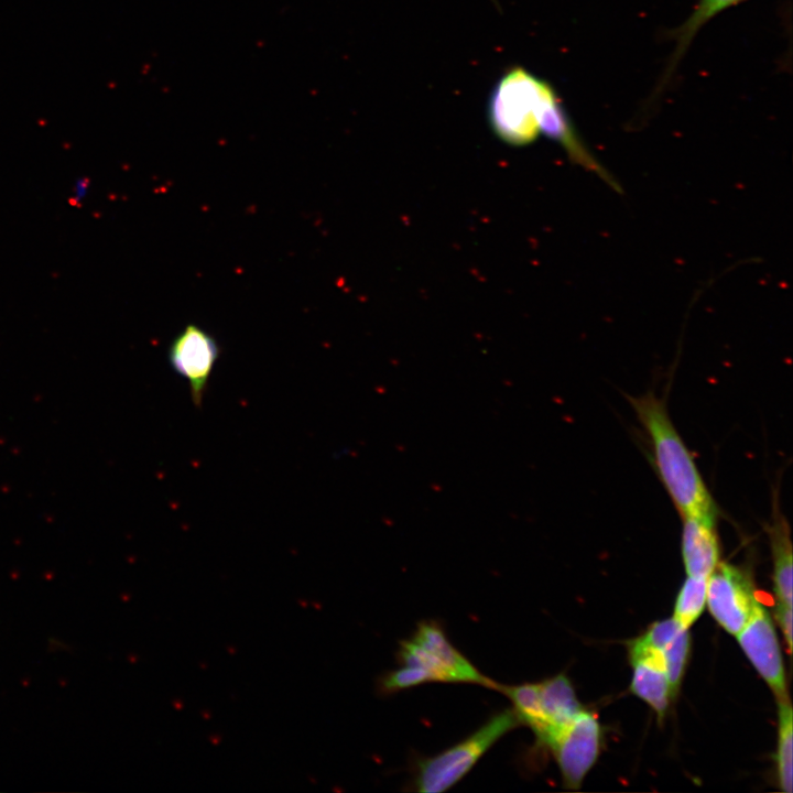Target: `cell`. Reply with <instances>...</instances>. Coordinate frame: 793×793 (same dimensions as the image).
Here are the masks:
<instances>
[{"label": "cell", "mask_w": 793, "mask_h": 793, "mask_svg": "<svg viewBox=\"0 0 793 793\" xmlns=\"http://www.w3.org/2000/svg\"><path fill=\"white\" fill-rule=\"evenodd\" d=\"M554 91L545 80L517 66L508 69L488 102V120L495 134L511 145H526L541 134L540 118Z\"/></svg>", "instance_id": "cell-2"}, {"label": "cell", "mask_w": 793, "mask_h": 793, "mask_svg": "<svg viewBox=\"0 0 793 793\" xmlns=\"http://www.w3.org/2000/svg\"><path fill=\"white\" fill-rule=\"evenodd\" d=\"M397 659L400 665L425 671L431 682L469 683L496 689L497 683L485 676L448 640L442 626L434 620L420 622L412 636L400 642Z\"/></svg>", "instance_id": "cell-4"}, {"label": "cell", "mask_w": 793, "mask_h": 793, "mask_svg": "<svg viewBox=\"0 0 793 793\" xmlns=\"http://www.w3.org/2000/svg\"><path fill=\"white\" fill-rule=\"evenodd\" d=\"M689 648L691 637L688 629L682 628L659 650L664 660L672 697H675L678 692L687 664Z\"/></svg>", "instance_id": "cell-16"}, {"label": "cell", "mask_w": 793, "mask_h": 793, "mask_svg": "<svg viewBox=\"0 0 793 793\" xmlns=\"http://www.w3.org/2000/svg\"><path fill=\"white\" fill-rule=\"evenodd\" d=\"M629 655L632 664L631 692L649 704L660 719L663 718L672 693L662 653L634 639L629 643Z\"/></svg>", "instance_id": "cell-9"}, {"label": "cell", "mask_w": 793, "mask_h": 793, "mask_svg": "<svg viewBox=\"0 0 793 793\" xmlns=\"http://www.w3.org/2000/svg\"><path fill=\"white\" fill-rule=\"evenodd\" d=\"M707 577L687 576L676 597L673 618L688 629L706 606Z\"/></svg>", "instance_id": "cell-15"}, {"label": "cell", "mask_w": 793, "mask_h": 793, "mask_svg": "<svg viewBox=\"0 0 793 793\" xmlns=\"http://www.w3.org/2000/svg\"><path fill=\"white\" fill-rule=\"evenodd\" d=\"M775 618L784 634L785 642L791 651L792 648V607L776 602Z\"/></svg>", "instance_id": "cell-18"}, {"label": "cell", "mask_w": 793, "mask_h": 793, "mask_svg": "<svg viewBox=\"0 0 793 793\" xmlns=\"http://www.w3.org/2000/svg\"><path fill=\"white\" fill-rule=\"evenodd\" d=\"M745 0H698L689 15L672 33L674 48L664 69V73L655 87L653 97H658L666 88L674 75L681 59L691 46L693 40L702 28L723 11Z\"/></svg>", "instance_id": "cell-13"}, {"label": "cell", "mask_w": 793, "mask_h": 793, "mask_svg": "<svg viewBox=\"0 0 793 793\" xmlns=\"http://www.w3.org/2000/svg\"><path fill=\"white\" fill-rule=\"evenodd\" d=\"M739 645L776 699L787 696L785 672L773 622L759 602L747 624L736 634Z\"/></svg>", "instance_id": "cell-8"}, {"label": "cell", "mask_w": 793, "mask_h": 793, "mask_svg": "<svg viewBox=\"0 0 793 793\" xmlns=\"http://www.w3.org/2000/svg\"><path fill=\"white\" fill-rule=\"evenodd\" d=\"M520 725L512 708L503 709L464 740L435 756L419 759L413 776L414 790L438 793L450 789L501 737Z\"/></svg>", "instance_id": "cell-3"}, {"label": "cell", "mask_w": 793, "mask_h": 793, "mask_svg": "<svg viewBox=\"0 0 793 793\" xmlns=\"http://www.w3.org/2000/svg\"><path fill=\"white\" fill-rule=\"evenodd\" d=\"M772 560L776 602L792 607V541L787 519L779 503L778 491L772 495V510L767 525Z\"/></svg>", "instance_id": "cell-12"}, {"label": "cell", "mask_w": 793, "mask_h": 793, "mask_svg": "<svg viewBox=\"0 0 793 793\" xmlns=\"http://www.w3.org/2000/svg\"><path fill=\"white\" fill-rule=\"evenodd\" d=\"M759 602L748 574L738 566L719 562L707 576L706 605L728 633L736 636Z\"/></svg>", "instance_id": "cell-6"}, {"label": "cell", "mask_w": 793, "mask_h": 793, "mask_svg": "<svg viewBox=\"0 0 793 793\" xmlns=\"http://www.w3.org/2000/svg\"><path fill=\"white\" fill-rule=\"evenodd\" d=\"M716 518L688 517L682 523V557L687 576L707 577L720 562Z\"/></svg>", "instance_id": "cell-10"}, {"label": "cell", "mask_w": 793, "mask_h": 793, "mask_svg": "<svg viewBox=\"0 0 793 793\" xmlns=\"http://www.w3.org/2000/svg\"><path fill=\"white\" fill-rule=\"evenodd\" d=\"M792 706L787 696L778 699V742H776V774L781 790L785 793L792 792V742L793 721Z\"/></svg>", "instance_id": "cell-14"}, {"label": "cell", "mask_w": 793, "mask_h": 793, "mask_svg": "<svg viewBox=\"0 0 793 793\" xmlns=\"http://www.w3.org/2000/svg\"><path fill=\"white\" fill-rule=\"evenodd\" d=\"M627 399L650 441L655 468L681 519H717L716 502L674 426L665 401L652 391Z\"/></svg>", "instance_id": "cell-1"}, {"label": "cell", "mask_w": 793, "mask_h": 793, "mask_svg": "<svg viewBox=\"0 0 793 793\" xmlns=\"http://www.w3.org/2000/svg\"><path fill=\"white\" fill-rule=\"evenodd\" d=\"M90 183L87 177L80 176L78 177L72 188V199L73 202L80 204L89 193Z\"/></svg>", "instance_id": "cell-19"}, {"label": "cell", "mask_w": 793, "mask_h": 793, "mask_svg": "<svg viewBox=\"0 0 793 793\" xmlns=\"http://www.w3.org/2000/svg\"><path fill=\"white\" fill-rule=\"evenodd\" d=\"M219 357L216 339L204 328L189 324L172 340L169 361L189 384L194 405L200 406L215 363Z\"/></svg>", "instance_id": "cell-7"}, {"label": "cell", "mask_w": 793, "mask_h": 793, "mask_svg": "<svg viewBox=\"0 0 793 793\" xmlns=\"http://www.w3.org/2000/svg\"><path fill=\"white\" fill-rule=\"evenodd\" d=\"M600 740L597 717L583 708L546 742L544 747L553 753L566 789L582 785L598 758Z\"/></svg>", "instance_id": "cell-5"}, {"label": "cell", "mask_w": 793, "mask_h": 793, "mask_svg": "<svg viewBox=\"0 0 793 793\" xmlns=\"http://www.w3.org/2000/svg\"><path fill=\"white\" fill-rule=\"evenodd\" d=\"M427 682H431V678L425 671L414 666L401 665V667L387 672L380 677L379 689L382 694H393Z\"/></svg>", "instance_id": "cell-17"}, {"label": "cell", "mask_w": 793, "mask_h": 793, "mask_svg": "<svg viewBox=\"0 0 793 793\" xmlns=\"http://www.w3.org/2000/svg\"><path fill=\"white\" fill-rule=\"evenodd\" d=\"M537 683L543 725L536 740L540 745L545 746L557 730L583 709V706L577 700L574 687L564 673Z\"/></svg>", "instance_id": "cell-11"}]
</instances>
